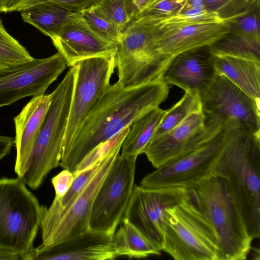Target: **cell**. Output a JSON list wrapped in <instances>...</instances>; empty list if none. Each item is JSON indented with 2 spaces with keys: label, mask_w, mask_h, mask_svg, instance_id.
Wrapping results in <instances>:
<instances>
[{
  "label": "cell",
  "mask_w": 260,
  "mask_h": 260,
  "mask_svg": "<svg viewBox=\"0 0 260 260\" xmlns=\"http://www.w3.org/2000/svg\"><path fill=\"white\" fill-rule=\"evenodd\" d=\"M168 84L164 79L138 86L110 85L86 116L75 134L60 165L73 173L96 146L109 140L167 98Z\"/></svg>",
  "instance_id": "1"
},
{
  "label": "cell",
  "mask_w": 260,
  "mask_h": 260,
  "mask_svg": "<svg viewBox=\"0 0 260 260\" xmlns=\"http://www.w3.org/2000/svg\"><path fill=\"white\" fill-rule=\"evenodd\" d=\"M223 143L211 174L221 178L253 240L260 237V137L236 118L223 125Z\"/></svg>",
  "instance_id": "2"
},
{
  "label": "cell",
  "mask_w": 260,
  "mask_h": 260,
  "mask_svg": "<svg viewBox=\"0 0 260 260\" xmlns=\"http://www.w3.org/2000/svg\"><path fill=\"white\" fill-rule=\"evenodd\" d=\"M188 190L216 234L222 260L246 259L253 239L223 180L211 174Z\"/></svg>",
  "instance_id": "3"
},
{
  "label": "cell",
  "mask_w": 260,
  "mask_h": 260,
  "mask_svg": "<svg viewBox=\"0 0 260 260\" xmlns=\"http://www.w3.org/2000/svg\"><path fill=\"white\" fill-rule=\"evenodd\" d=\"M23 179H0V248L20 255L33 250L46 207L27 189Z\"/></svg>",
  "instance_id": "4"
},
{
  "label": "cell",
  "mask_w": 260,
  "mask_h": 260,
  "mask_svg": "<svg viewBox=\"0 0 260 260\" xmlns=\"http://www.w3.org/2000/svg\"><path fill=\"white\" fill-rule=\"evenodd\" d=\"M162 250L175 260H222L216 234L190 195L168 209Z\"/></svg>",
  "instance_id": "5"
},
{
  "label": "cell",
  "mask_w": 260,
  "mask_h": 260,
  "mask_svg": "<svg viewBox=\"0 0 260 260\" xmlns=\"http://www.w3.org/2000/svg\"><path fill=\"white\" fill-rule=\"evenodd\" d=\"M74 83V70L71 67L51 93L49 108L35 142L28 168L21 178L31 189L38 188L48 173L60 165Z\"/></svg>",
  "instance_id": "6"
},
{
  "label": "cell",
  "mask_w": 260,
  "mask_h": 260,
  "mask_svg": "<svg viewBox=\"0 0 260 260\" xmlns=\"http://www.w3.org/2000/svg\"><path fill=\"white\" fill-rule=\"evenodd\" d=\"M154 22L138 18L121 32L114 55L118 82L123 87L138 86L163 79L171 60L157 50Z\"/></svg>",
  "instance_id": "7"
},
{
  "label": "cell",
  "mask_w": 260,
  "mask_h": 260,
  "mask_svg": "<svg viewBox=\"0 0 260 260\" xmlns=\"http://www.w3.org/2000/svg\"><path fill=\"white\" fill-rule=\"evenodd\" d=\"M137 156H117L94 200L89 229L114 235L123 219L134 186Z\"/></svg>",
  "instance_id": "8"
},
{
  "label": "cell",
  "mask_w": 260,
  "mask_h": 260,
  "mask_svg": "<svg viewBox=\"0 0 260 260\" xmlns=\"http://www.w3.org/2000/svg\"><path fill=\"white\" fill-rule=\"evenodd\" d=\"M72 67L74 83L61 155L67 151L86 116L110 85L115 68L114 55L86 58Z\"/></svg>",
  "instance_id": "9"
},
{
  "label": "cell",
  "mask_w": 260,
  "mask_h": 260,
  "mask_svg": "<svg viewBox=\"0 0 260 260\" xmlns=\"http://www.w3.org/2000/svg\"><path fill=\"white\" fill-rule=\"evenodd\" d=\"M222 143V129L197 148L162 164L146 175L140 185L148 188L179 187L189 189L211 175Z\"/></svg>",
  "instance_id": "10"
},
{
  "label": "cell",
  "mask_w": 260,
  "mask_h": 260,
  "mask_svg": "<svg viewBox=\"0 0 260 260\" xmlns=\"http://www.w3.org/2000/svg\"><path fill=\"white\" fill-rule=\"evenodd\" d=\"M189 196V190L183 188L134 185L123 219L128 220L161 251L168 209Z\"/></svg>",
  "instance_id": "11"
},
{
  "label": "cell",
  "mask_w": 260,
  "mask_h": 260,
  "mask_svg": "<svg viewBox=\"0 0 260 260\" xmlns=\"http://www.w3.org/2000/svg\"><path fill=\"white\" fill-rule=\"evenodd\" d=\"M207 116L203 110L189 115L178 125L150 141L143 151L155 169L169 160L193 150L221 131L223 120Z\"/></svg>",
  "instance_id": "12"
},
{
  "label": "cell",
  "mask_w": 260,
  "mask_h": 260,
  "mask_svg": "<svg viewBox=\"0 0 260 260\" xmlns=\"http://www.w3.org/2000/svg\"><path fill=\"white\" fill-rule=\"evenodd\" d=\"M68 67L59 53L0 70V108L27 96L44 94Z\"/></svg>",
  "instance_id": "13"
},
{
  "label": "cell",
  "mask_w": 260,
  "mask_h": 260,
  "mask_svg": "<svg viewBox=\"0 0 260 260\" xmlns=\"http://www.w3.org/2000/svg\"><path fill=\"white\" fill-rule=\"evenodd\" d=\"M222 20L191 21L171 18L154 22V40L158 51L172 60L188 50L211 46L229 31Z\"/></svg>",
  "instance_id": "14"
},
{
  "label": "cell",
  "mask_w": 260,
  "mask_h": 260,
  "mask_svg": "<svg viewBox=\"0 0 260 260\" xmlns=\"http://www.w3.org/2000/svg\"><path fill=\"white\" fill-rule=\"evenodd\" d=\"M201 101L206 116L223 121L235 118L251 133L260 137L259 102L224 76L217 75Z\"/></svg>",
  "instance_id": "15"
},
{
  "label": "cell",
  "mask_w": 260,
  "mask_h": 260,
  "mask_svg": "<svg viewBox=\"0 0 260 260\" xmlns=\"http://www.w3.org/2000/svg\"><path fill=\"white\" fill-rule=\"evenodd\" d=\"M121 146H117L103 158L96 174L63 216L48 234L42 237L41 245L46 246L56 243L89 229V218L94 200L105 177L119 155Z\"/></svg>",
  "instance_id": "16"
},
{
  "label": "cell",
  "mask_w": 260,
  "mask_h": 260,
  "mask_svg": "<svg viewBox=\"0 0 260 260\" xmlns=\"http://www.w3.org/2000/svg\"><path fill=\"white\" fill-rule=\"evenodd\" d=\"M217 76L214 56L209 46L193 48L175 56L163 77L169 85L198 93L201 99Z\"/></svg>",
  "instance_id": "17"
},
{
  "label": "cell",
  "mask_w": 260,
  "mask_h": 260,
  "mask_svg": "<svg viewBox=\"0 0 260 260\" xmlns=\"http://www.w3.org/2000/svg\"><path fill=\"white\" fill-rule=\"evenodd\" d=\"M113 236L89 229L68 239L49 245H40L24 260H107L118 257Z\"/></svg>",
  "instance_id": "18"
},
{
  "label": "cell",
  "mask_w": 260,
  "mask_h": 260,
  "mask_svg": "<svg viewBox=\"0 0 260 260\" xmlns=\"http://www.w3.org/2000/svg\"><path fill=\"white\" fill-rule=\"evenodd\" d=\"M51 40L70 67L86 58L114 55L117 49L116 43L94 33L78 12L71 13L57 36Z\"/></svg>",
  "instance_id": "19"
},
{
  "label": "cell",
  "mask_w": 260,
  "mask_h": 260,
  "mask_svg": "<svg viewBox=\"0 0 260 260\" xmlns=\"http://www.w3.org/2000/svg\"><path fill=\"white\" fill-rule=\"evenodd\" d=\"M259 8L257 0L246 12L225 21L229 31L215 44L219 53L251 59L260 58Z\"/></svg>",
  "instance_id": "20"
},
{
  "label": "cell",
  "mask_w": 260,
  "mask_h": 260,
  "mask_svg": "<svg viewBox=\"0 0 260 260\" xmlns=\"http://www.w3.org/2000/svg\"><path fill=\"white\" fill-rule=\"evenodd\" d=\"M51 102V94L32 96L14 118L16 157L15 172L22 178L26 172L32 149Z\"/></svg>",
  "instance_id": "21"
},
{
  "label": "cell",
  "mask_w": 260,
  "mask_h": 260,
  "mask_svg": "<svg viewBox=\"0 0 260 260\" xmlns=\"http://www.w3.org/2000/svg\"><path fill=\"white\" fill-rule=\"evenodd\" d=\"M213 54L217 75L224 76L259 102L260 62L234 56Z\"/></svg>",
  "instance_id": "22"
},
{
  "label": "cell",
  "mask_w": 260,
  "mask_h": 260,
  "mask_svg": "<svg viewBox=\"0 0 260 260\" xmlns=\"http://www.w3.org/2000/svg\"><path fill=\"white\" fill-rule=\"evenodd\" d=\"M112 242L118 256L140 258L160 254V250L126 219L120 223Z\"/></svg>",
  "instance_id": "23"
},
{
  "label": "cell",
  "mask_w": 260,
  "mask_h": 260,
  "mask_svg": "<svg viewBox=\"0 0 260 260\" xmlns=\"http://www.w3.org/2000/svg\"><path fill=\"white\" fill-rule=\"evenodd\" d=\"M20 12L24 22L34 26L52 40L73 11L55 3H45L37 4Z\"/></svg>",
  "instance_id": "24"
},
{
  "label": "cell",
  "mask_w": 260,
  "mask_h": 260,
  "mask_svg": "<svg viewBox=\"0 0 260 260\" xmlns=\"http://www.w3.org/2000/svg\"><path fill=\"white\" fill-rule=\"evenodd\" d=\"M166 112L157 107L136 120L123 140L121 154L137 157L142 154Z\"/></svg>",
  "instance_id": "25"
},
{
  "label": "cell",
  "mask_w": 260,
  "mask_h": 260,
  "mask_svg": "<svg viewBox=\"0 0 260 260\" xmlns=\"http://www.w3.org/2000/svg\"><path fill=\"white\" fill-rule=\"evenodd\" d=\"M202 110V103L200 95L197 92L185 91L178 102L166 110L151 140L172 129L191 114Z\"/></svg>",
  "instance_id": "26"
},
{
  "label": "cell",
  "mask_w": 260,
  "mask_h": 260,
  "mask_svg": "<svg viewBox=\"0 0 260 260\" xmlns=\"http://www.w3.org/2000/svg\"><path fill=\"white\" fill-rule=\"evenodd\" d=\"M34 58L27 50L6 30L0 19V70L19 66Z\"/></svg>",
  "instance_id": "27"
},
{
  "label": "cell",
  "mask_w": 260,
  "mask_h": 260,
  "mask_svg": "<svg viewBox=\"0 0 260 260\" xmlns=\"http://www.w3.org/2000/svg\"><path fill=\"white\" fill-rule=\"evenodd\" d=\"M78 12L85 23L96 35L116 44L120 41L121 31L92 6Z\"/></svg>",
  "instance_id": "28"
},
{
  "label": "cell",
  "mask_w": 260,
  "mask_h": 260,
  "mask_svg": "<svg viewBox=\"0 0 260 260\" xmlns=\"http://www.w3.org/2000/svg\"><path fill=\"white\" fill-rule=\"evenodd\" d=\"M92 6L121 32L131 21L127 0H96Z\"/></svg>",
  "instance_id": "29"
},
{
  "label": "cell",
  "mask_w": 260,
  "mask_h": 260,
  "mask_svg": "<svg viewBox=\"0 0 260 260\" xmlns=\"http://www.w3.org/2000/svg\"><path fill=\"white\" fill-rule=\"evenodd\" d=\"M188 0H155L135 18H145L158 23L178 14Z\"/></svg>",
  "instance_id": "30"
},
{
  "label": "cell",
  "mask_w": 260,
  "mask_h": 260,
  "mask_svg": "<svg viewBox=\"0 0 260 260\" xmlns=\"http://www.w3.org/2000/svg\"><path fill=\"white\" fill-rule=\"evenodd\" d=\"M206 10L216 13L224 21L246 12L257 0H202Z\"/></svg>",
  "instance_id": "31"
},
{
  "label": "cell",
  "mask_w": 260,
  "mask_h": 260,
  "mask_svg": "<svg viewBox=\"0 0 260 260\" xmlns=\"http://www.w3.org/2000/svg\"><path fill=\"white\" fill-rule=\"evenodd\" d=\"M129 129V126L125 127L109 140L96 146L79 164L74 175H77L99 162L117 146L122 145Z\"/></svg>",
  "instance_id": "32"
},
{
  "label": "cell",
  "mask_w": 260,
  "mask_h": 260,
  "mask_svg": "<svg viewBox=\"0 0 260 260\" xmlns=\"http://www.w3.org/2000/svg\"><path fill=\"white\" fill-rule=\"evenodd\" d=\"M75 177L73 172L64 169L53 177L51 182L55 190V197L60 198L64 195L71 186Z\"/></svg>",
  "instance_id": "33"
},
{
  "label": "cell",
  "mask_w": 260,
  "mask_h": 260,
  "mask_svg": "<svg viewBox=\"0 0 260 260\" xmlns=\"http://www.w3.org/2000/svg\"><path fill=\"white\" fill-rule=\"evenodd\" d=\"M155 0H127V6L131 21ZM130 21V22H131Z\"/></svg>",
  "instance_id": "34"
},
{
  "label": "cell",
  "mask_w": 260,
  "mask_h": 260,
  "mask_svg": "<svg viewBox=\"0 0 260 260\" xmlns=\"http://www.w3.org/2000/svg\"><path fill=\"white\" fill-rule=\"evenodd\" d=\"M15 144V137L0 135V160L9 153Z\"/></svg>",
  "instance_id": "35"
},
{
  "label": "cell",
  "mask_w": 260,
  "mask_h": 260,
  "mask_svg": "<svg viewBox=\"0 0 260 260\" xmlns=\"http://www.w3.org/2000/svg\"><path fill=\"white\" fill-rule=\"evenodd\" d=\"M21 259L19 254L15 252L0 248V260H19Z\"/></svg>",
  "instance_id": "36"
}]
</instances>
